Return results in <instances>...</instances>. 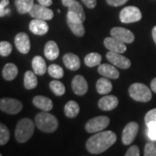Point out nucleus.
Segmentation results:
<instances>
[{
    "label": "nucleus",
    "mask_w": 156,
    "mask_h": 156,
    "mask_svg": "<svg viewBox=\"0 0 156 156\" xmlns=\"http://www.w3.org/2000/svg\"><path fill=\"white\" fill-rule=\"evenodd\" d=\"M116 140V134L110 130L100 131L88 139L86 148L92 154H99L114 145Z\"/></svg>",
    "instance_id": "obj_1"
},
{
    "label": "nucleus",
    "mask_w": 156,
    "mask_h": 156,
    "mask_svg": "<svg viewBox=\"0 0 156 156\" xmlns=\"http://www.w3.org/2000/svg\"><path fill=\"white\" fill-rule=\"evenodd\" d=\"M35 123L39 130L44 133H53L58 128L56 117L46 111L38 113L36 115Z\"/></svg>",
    "instance_id": "obj_2"
},
{
    "label": "nucleus",
    "mask_w": 156,
    "mask_h": 156,
    "mask_svg": "<svg viewBox=\"0 0 156 156\" xmlns=\"http://www.w3.org/2000/svg\"><path fill=\"white\" fill-rule=\"evenodd\" d=\"M35 125L33 122L28 119L23 118L17 122L15 129V139L19 143H24L31 138L34 134Z\"/></svg>",
    "instance_id": "obj_3"
},
{
    "label": "nucleus",
    "mask_w": 156,
    "mask_h": 156,
    "mask_svg": "<svg viewBox=\"0 0 156 156\" xmlns=\"http://www.w3.org/2000/svg\"><path fill=\"white\" fill-rule=\"evenodd\" d=\"M128 93L133 100L140 102H147L152 99V92L149 88L140 83L132 84L128 89Z\"/></svg>",
    "instance_id": "obj_4"
},
{
    "label": "nucleus",
    "mask_w": 156,
    "mask_h": 156,
    "mask_svg": "<svg viewBox=\"0 0 156 156\" xmlns=\"http://www.w3.org/2000/svg\"><path fill=\"white\" fill-rule=\"evenodd\" d=\"M110 120L108 116L100 115L90 119L85 124V129L88 133L94 134L104 130L109 125Z\"/></svg>",
    "instance_id": "obj_5"
},
{
    "label": "nucleus",
    "mask_w": 156,
    "mask_h": 156,
    "mask_svg": "<svg viewBox=\"0 0 156 156\" xmlns=\"http://www.w3.org/2000/svg\"><path fill=\"white\" fill-rule=\"evenodd\" d=\"M85 19V11L83 5L79 2L75 1L68 7L67 21L72 23H83Z\"/></svg>",
    "instance_id": "obj_6"
},
{
    "label": "nucleus",
    "mask_w": 156,
    "mask_h": 156,
    "mask_svg": "<svg viewBox=\"0 0 156 156\" xmlns=\"http://www.w3.org/2000/svg\"><path fill=\"white\" fill-rule=\"evenodd\" d=\"M142 17V14L139 8L135 6H127L120 12V20L123 23L139 22Z\"/></svg>",
    "instance_id": "obj_7"
},
{
    "label": "nucleus",
    "mask_w": 156,
    "mask_h": 156,
    "mask_svg": "<svg viewBox=\"0 0 156 156\" xmlns=\"http://www.w3.org/2000/svg\"><path fill=\"white\" fill-rule=\"evenodd\" d=\"M23 103L19 100L13 98H2L0 100V109L1 111L16 115L22 110Z\"/></svg>",
    "instance_id": "obj_8"
},
{
    "label": "nucleus",
    "mask_w": 156,
    "mask_h": 156,
    "mask_svg": "<svg viewBox=\"0 0 156 156\" xmlns=\"http://www.w3.org/2000/svg\"><path fill=\"white\" fill-rule=\"evenodd\" d=\"M30 16L33 18L41 19V20H51L54 17V12L49 9L47 6L42 5H34L32 9L29 12Z\"/></svg>",
    "instance_id": "obj_9"
},
{
    "label": "nucleus",
    "mask_w": 156,
    "mask_h": 156,
    "mask_svg": "<svg viewBox=\"0 0 156 156\" xmlns=\"http://www.w3.org/2000/svg\"><path fill=\"white\" fill-rule=\"evenodd\" d=\"M139 131V125L135 122L128 123L123 128L122 140L124 145H130L135 139Z\"/></svg>",
    "instance_id": "obj_10"
},
{
    "label": "nucleus",
    "mask_w": 156,
    "mask_h": 156,
    "mask_svg": "<svg viewBox=\"0 0 156 156\" xmlns=\"http://www.w3.org/2000/svg\"><path fill=\"white\" fill-rule=\"evenodd\" d=\"M106 58L113 65H115V67L120 68V69H127L131 66L130 60L126 56H122L121 53L108 51L107 53Z\"/></svg>",
    "instance_id": "obj_11"
},
{
    "label": "nucleus",
    "mask_w": 156,
    "mask_h": 156,
    "mask_svg": "<svg viewBox=\"0 0 156 156\" xmlns=\"http://www.w3.org/2000/svg\"><path fill=\"white\" fill-rule=\"evenodd\" d=\"M110 35L124 44H132L134 41V33L128 29L122 27H114L110 30Z\"/></svg>",
    "instance_id": "obj_12"
},
{
    "label": "nucleus",
    "mask_w": 156,
    "mask_h": 156,
    "mask_svg": "<svg viewBox=\"0 0 156 156\" xmlns=\"http://www.w3.org/2000/svg\"><path fill=\"white\" fill-rule=\"evenodd\" d=\"M103 44H104V46L106 47V49H108L109 51L123 54L127 50L126 44H124L122 41L118 40L112 36L104 39Z\"/></svg>",
    "instance_id": "obj_13"
},
{
    "label": "nucleus",
    "mask_w": 156,
    "mask_h": 156,
    "mask_svg": "<svg viewBox=\"0 0 156 156\" xmlns=\"http://www.w3.org/2000/svg\"><path fill=\"white\" fill-rule=\"evenodd\" d=\"M71 87L74 93L77 95H84L89 89V85L86 79L81 75H77L73 78Z\"/></svg>",
    "instance_id": "obj_14"
},
{
    "label": "nucleus",
    "mask_w": 156,
    "mask_h": 156,
    "mask_svg": "<svg viewBox=\"0 0 156 156\" xmlns=\"http://www.w3.org/2000/svg\"><path fill=\"white\" fill-rule=\"evenodd\" d=\"M15 45L20 53L28 54L30 50V42L28 35L24 32L17 34L15 37Z\"/></svg>",
    "instance_id": "obj_15"
},
{
    "label": "nucleus",
    "mask_w": 156,
    "mask_h": 156,
    "mask_svg": "<svg viewBox=\"0 0 156 156\" xmlns=\"http://www.w3.org/2000/svg\"><path fill=\"white\" fill-rule=\"evenodd\" d=\"M119 104V100L115 95H105L98 101V107L103 111L114 110Z\"/></svg>",
    "instance_id": "obj_16"
},
{
    "label": "nucleus",
    "mask_w": 156,
    "mask_h": 156,
    "mask_svg": "<svg viewBox=\"0 0 156 156\" xmlns=\"http://www.w3.org/2000/svg\"><path fill=\"white\" fill-rule=\"evenodd\" d=\"M29 29L35 35L43 36L49 31V25L45 20L34 18L33 20L30 23Z\"/></svg>",
    "instance_id": "obj_17"
},
{
    "label": "nucleus",
    "mask_w": 156,
    "mask_h": 156,
    "mask_svg": "<svg viewBox=\"0 0 156 156\" xmlns=\"http://www.w3.org/2000/svg\"><path fill=\"white\" fill-rule=\"evenodd\" d=\"M98 73L101 76L109 79H118L120 76V73L115 69V65L108 63H101L98 65Z\"/></svg>",
    "instance_id": "obj_18"
},
{
    "label": "nucleus",
    "mask_w": 156,
    "mask_h": 156,
    "mask_svg": "<svg viewBox=\"0 0 156 156\" xmlns=\"http://www.w3.org/2000/svg\"><path fill=\"white\" fill-rule=\"evenodd\" d=\"M62 61L65 65V67L67 68L69 70L76 71L80 69L81 67V62L78 56L73 53H67L65 54L62 57Z\"/></svg>",
    "instance_id": "obj_19"
},
{
    "label": "nucleus",
    "mask_w": 156,
    "mask_h": 156,
    "mask_svg": "<svg viewBox=\"0 0 156 156\" xmlns=\"http://www.w3.org/2000/svg\"><path fill=\"white\" fill-rule=\"evenodd\" d=\"M34 106L43 111H50L53 108V102L50 98L43 96V95H37L32 100Z\"/></svg>",
    "instance_id": "obj_20"
},
{
    "label": "nucleus",
    "mask_w": 156,
    "mask_h": 156,
    "mask_svg": "<svg viewBox=\"0 0 156 156\" xmlns=\"http://www.w3.org/2000/svg\"><path fill=\"white\" fill-rule=\"evenodd\" d=\"M60 50L55 41H49L44 46V55L49 60H55L59 56Z\"/></svg>",
    "instance_id": "obj_21"
},
{
    "label": "nucleus",
    "mask_w": 156,
    "mask_h": 156,
    "mask_svg": "<svg viewBox=\"0 0 156 156\" xmlns=\"http://www.w3.org/2000/svg\"><path fill=\"white\" fill-rule=\"evenodd\" d=\"M108 79L109 78L104 76V77H101L100 79H98V81L96 82L95 88L100 95H108L111 92L113 85Z\"/></svg>",
    "instance_id": "obj_22"
},
{
    "label": "nucleus",
    "mask_w": 156,
    "mask_h": 156,
    "mask_svg": "<svg viewBox=\"0 0 156 156\" xmlns=\"http://www.w3.org/2000/svg\"><path fill=\"white\" fill-rule=\"evenodd\" d=\"M32 69L33 71L37 76H44L46 71H48V69L46 66V62L44 59L40 56H34L32 59Z\"/></svg>",
    "instance_id": "obj_23"
},
{
    "label": "nucleus",
    "mask_w": 156,
    "mask_h": 156,
    "mask_svg": "<svg viewBox=\"0 0 156 156\" xmlns=\"http://www.w3.org/2000/svg\"><path fill=\"white\" fill-rule=\"evenodd\" d=\"M18 74V69L17 67L14 63H6L5 65L3 68L2 70V75L4 79H5L6 81H12L17 76Z\"/></svg>",
    "instance_id": "obj_24"
},
{
    "label": "nucleus",
    "mask_w": 156,
    "mask_h": 156,
    "mask_svg": "<svg viewBox=\"0 0 156 156\" xmlns=\"http://www.w3.org/2000/svg\"><path fill=\"white\" fill-rule=\"evenodd\" d=\"M36 73L30 70L26 71L23 76V86L26 89H33L37 86V78Z\"/></svg>",
    "instance_id": "obj_25"
},
{
    "label": "nucleus",
    "mask_w": 156,
    "mask_h": 156,
    "mask_svg": "<svg viewBox=\"0 0 156 156\" xmlns=\"http://www.w3.org/2000/svg\"><path fill=\"white\" fill-rule=\"evenodd\" d=\"M80 112V107L75 101H69L64 106V115L68 118H75Z\"/></svg>",
    "instance_id": "obj_26"
},
{
    "label": "nucleus",
    "mask_w": 156,
    "mask_h": 156,
    "mask_svg": "<svg viewBox=\"0 0 156 156\" xmlns=\"http://www.w3.org/2000/svg\"><path fill=\"white\" fill-rule=\"evenodd\" d=\"M15 5L19 14H26L32 9L34 0H15Z\"/></svg>",
    "instance_id": "obj_27"
},
{
    "label": "nucleus",
    "mask_w": 156,
    "mask_h": 156,
    "mask_svg": "<svg viewBox=\"0 0 156 156\" xmlns=\"http://www.w3.org/2000/svg\"><path fill=\"white\" fill-rule=\"evenodd\" d=\"M101 62V56L99 53L96 52H91L88 54L84 58V62L86 66L89 68H93L97 65H100Z\"/></svg>",
    "instance_id": "obj_28"
},
{
    "label": "nucleus",
    "mask_w": 156,
    "mask_h": 156,
    "mask_svg": "<svg viewBox=\"0 0 156 156\" xmlns=\"http://www.w3.org/2000/svg\"><path fill=\"white\" fill-rule=\"evenodd\" d=\"M50 89L57 96H62L65 93V86L60 81H51L50 83Z\"/></svg>",
    "instance_id": "obj_29"
},
{
    "label": "nucleus",
    "mask_w": 156,
    "mask_h": 156,
    "mask_svg": "<svg viewBox=\"0 0 156 156\" xmlns=\"http://www.w3.org/2000/svg\"><path fill=\"white\" fill-rule=\"evenodd\" d=\"M67 24L69 28L70 29V30L76 37H83L85 34V29L83 23H72L67 21Z\"/></svg>",
    "instance_id": "obj_30"
},
{
    "label": "nucleus",
    "mask_w": 156,
    "mask_h": 156,
    "mask_svg": "<svg viewBox=\"0 0 156 156\" xmlns=\"http://www.w3.org/2000/svg\"><path fill=\"white\" fill-rule=\"evenodd\" d=\"M145 123L147 128L156 130V108L151 109L145 115Z\"/></svg>",
    "instance_id": "obj_31"
},
{
    "label": "nucleus",
    "mask_w": 156,
    "mask_h": 156,
    "mask_svg": "<svg viewBox=\"0 0 156 156\" xmlns=\"http://www.w3.org/2000/svg\"><path fill=\"white\" fill-rule=\"evenodd\" d=\"M48 73L50 76H52L55 79H61L63 77L64 71L62 68L57 64H51L48 68Z\"/></svg>",
    "instance_id": "obj_32"
},
{
    "label": "nucleus",
    "mask_w": 156,
    "mask_h": 156,
    "mask_svg": "<svg viewBox=\"0 0 156 156\" xmlns=\"http://www.w3.org/2000/svg\"><path fill=\"white\" fill-rule=\"evenodd\" d=\"M9 139H10V131L5 125L1 123L0 124V145H5L9 141Z\"/></svg>",
    "instance_id": "obj_33"
},
{
    "label": "nucleus",
    "mask_w": 156,
    "mask_h": 156,
    "mask_svg": "<svg viewBox=\"0 0 156 156\" xmlns=\"http://www.w3.org/2000/svg\"><path fill=\"white\" fill-rule=\"evenodd\" d=\"M12 51V46L7 41L0 42V55L1 56H8Z\"/></svg>",
    "instance_id": "obj_34"
},
{
    "label": "nucleus",
    "mask_w": 156,
    "mask_h": 156,
    "mask_svg": "<svg viewBox=\"0 0 156 156\" xmlns=\"http://www.w3.org/2000/svg\"><path fill=\"white\" fill-rule=\"evenodd\" d=\"M144 155L156 156V145L153 142L147 143L144 147Z\"/></svg>",
    "instance_id": "obj_35"
},
{
    "label": "nucleus",
    "mask_w": 156,
    "mask_h": 156,
    "mask_svg": "<svg viewBox=\"0 0 156 156\" xmlns=\"http://www.w3.org/2000/svg\"><path fill=\"white\" fill-rule=\"evenodd\" d=\"M126 156H139L140 155V149L137 146H131L128 150L127 153L125 154Z\"/></svg>",
    "instance_id": "obj_36"
},
{
    "label": "nucleus",
    "mask_w": 156,
    "mask_h": 156,
    "mask_svg": "<svg viewBox=\"0 0 156 156\" xmlns=\"http://www.w3.org/2000/svg\"><path fill=\"white\" fill-rule=\"evenodd\" d=\"M10 3L9 0H1L0 2V17H3L6 15V6Z\"/></svg>",
    "instance_id": "obj_37"
},
{
    "label": "nucleus",
    "mask_w": 156,
    "mask_h": 156,
    "mask_svg": "<svg viewBox=\"0 0 156 156\" xmlns=\"http://www.w3.org/2000/svg\"><path fill=\"white\" fill-rule=\"evenodd\" d=\"M128 0H106L107 4L108 5L114 6V7H118V6L125 5Z\"/></svg>",
    "instance_id": "obj_38"
},
{
    "label": "nucleus",
    "mask_w": 156,
    "mask_h": 156,
    "mask_svg": "<svg viewBox=\"0 0 156 156\" xmlns=\"http://www.w3.org/2000/svg\"><path fill=\"white\" fill-rule=\"evenodd\" d=\"M82 2L84 4V5L87 6L89 9H94L96 6V0H82Z\"/></svg>",
    "instance_id": "obj_39"
},
{
    "label": "nucleus",
    "mask_w": 156,
    "mask_h": 156,
    "mask_svg": "<svg viewBox=\"0 0 156 156\" xmlns=\"http://www.w3.org/2000/svg\"><path fill=\"white\" fill-rule=\"evenodd\" d=\"M147 135L152 140H156V130L155 129H152V128H147Z\"/></svg>",
    "instance_id": "obj_40"
},
{
    "label": "nucleus",
    "mask_w": 156,
    "mask_h": 156,
    "mask_svg": "<svg viewBox=\"0 0 156 156\" xmlns=\"http://www.w3.org/2000/svg\"><path fill=\"white\" fill-rule=\"evenodd\" d=\"M37 1H38V4L42 5L47 6V7L52 5V0H37Z\"/></svg>",
    "instance_id": "obj_41"
},
{
    "label": "nucleus",
    "mask_w": 156,
    "mask_h": 156,
    "mask_svg": "<svg viewBox=\"0 0 156 156\" xmlns=\"http://www.w3.org/2000/svg\"><path fill=\"white\" fill-rule=\"evenodd\" d=\"M75 1H76V0H62V5L63 6L69 7V6L72 3H74Z\"/></svg>",
    "instance_id": "obj_42"
},
{
    "label": "nucleus",
    "mask_w": 156,
    "mask_h": 156,
    "mask_svg": "<svg viewBox=\"0 0 156 156\" xmlns=\"http://www.w3.org/2000/svg\"><path fill=\"white\" fill-rule=\"evenodd\" d=\"M150 86H151V89H152L154 92H155L156 93V77L154 78V79L152 80Z\"/></svg>",
    "instance_id": "obj_43"
},
{
    "label": "nucleus",
    "mask_w": 156,
    "mask_h": 156,
    "mask_svg": "<svg viewBox=\"0 0 156 156\" xmlns=\"http://www.w3.org/2000/svg\"><path fill=\"white\" fill-rule=\"evenodd\" d=\"M152 37H153V39L154 41V43L156 44V26H154L153 30H152Z\"/></svg>",
    "instance_id": "obj_44"
}]
</instances>
